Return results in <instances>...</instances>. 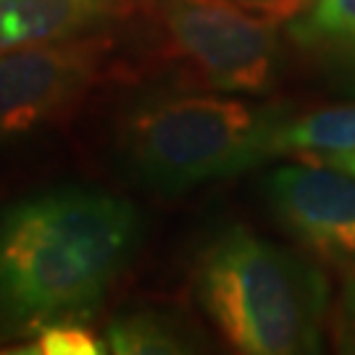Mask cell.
I'll use <instances>...</instances> for the list:
<instances>
[{"mask_svg": "<svg viewBox=\"0 0 355 355\" xmlns=\"http://www.w3.org/2000/svg\"><path fill=\"white\" fill-rule=\"evenodd\" d=\"M316 164H327V166H334V168H343L347 174H353L355 177V150L350 153H343V155H329V158H321Z\"/></svg>", "mask_w": 355, "mask_h": 355, "instance_id": "obj_13", "label": "cell"}, {"mask_svg": "<svg viewBox=\"0 0 355 355\" xmlns=\"http://www.w3.org/2000/svg\"><path fill=\"white\" fill-rule=\"evenodd\" d=\"M103 343L105 353L116 355H177L195 350L182 321L155 308L114 316L105 324Z\"/></svg>", "mask_w": 355, "mask_h": 355, "instance_id": "obj_9", "label": "cell"}, {"mask_svg": "<svg viewBox=\"0 0 355 355\" xmlns=\"http://www.w3.org/2000/svg\"><path fill=\"white\" fill-rule=\"evenodd\" d=\"M137 205L92 187H55L0 208V337L89 316L135 258Z\"/></svg>", "mask_w": 355, "mask_h": 355, "instance_id": "obj_1", "label": "cell"}, {"mask_svg": "<svg viewBox=\"0 0 355 355\" xmlns=\"http://www.w3.org/2000/svg\"><path fill=\"white\" fill-rule=\"evenodd\" d=\"M129 0H0V53L101 32Z\"/></svg>", "mask_w": 355, "mask_h": 355, "instance_id": "obj_7", "label": "cell"}, {"mask_svg": "<svg viewBox=\"0 0 355 355\" xmlns=\"http://www.w3.org/2000/svg\"><path fill=\"white\" fill-rule=\"evenodd\" d=\"M266 200L308 253L345 268L355 263L353 174L316 161L279 166L266 177Z\"/></svg>", "mask_w": 355, "mask_h": 355, "instance_id": "obj_6", "label": "cell"}, {"mask_svg": "<svg viewBox=\"0 0 355 355\" xmlns=\"http://www.w3.org/2000/svg\"><path fill=\"white\" fill-rule=\"evenodd\" d=\"M24 347H13L11 353L21 355H101L105 353L103 337L92 334L82 318H66L40 327Z\"/></svg>", "mask_w": 355, "mask_h": 355, "instance_id": "obj_11", "label": "cell"}, {"mask_svg": "<svg viewBox=\"0 0 355 355\" xmlns=\"http://www.w3.org/2000/svg\"><path fill=\"white\" fill-rule=\"evenodd\" d=\"M195 295L218 337L248 355L316 353L331 313L324 271L245 227L203 248Z\"/></svg>", "mask_w": 355, "mask_h": 355, "instance_id": "obj_2", "label": "cell"}, {"mask_svg": "<svg viewBox=\"0 0 355 355\" xmlns=\"http://www.w3.org/2000/svg\"><path fill=\"white\" fill-rule=\"evenodd\" d=\"M297 37L355 61V0H316L295 24Z\"/></svg>", "mask_w": 355, "mask_h": 355, "instance_id": "obj_10", "label": "cell"}, {"mask_svg": "<svg viewBox=\"0 0 355 355\" xmlns=\"http://www.w3.org/2000/svg\"><path fill=\"white\" fill-rule=\"evenodd\" d=\"M350 150H355V103L287 116L274 135V155H297L300 161H321Z\"/></svg>", "mask_w": 355, "mask_h": 355, "instance_id": "obj_8", "label": "cell"}, {"mask_svg": "<svg viewBox=\"0 0 355 355\" xmlns=\"http://www.w3.org/2000/svg\"><path fill=\"white\" fill-rule=\"evenodd\" d=\"M331 340L340 353L355 355V263L345 268V279L337 295V303L329 313Z\"/></svg>", "mask_w": 355, "mask_h": 355, "instance_id": "obj_12", "label": "cell"}, {"mask_svg": "<svg viewBox=\"0 0 355 355\" xmlns=\"http://www.w3.org/2000/svg\"><path fill=\"white\" fill-rule=\"evenodd\" d=\"M287 116L284 105L229 92H150L124 111L116 153L137 184L179 195L274 158Z\"/></svg>", "mask_w": 355, "mask_h": 355, "instance_id": "obj_3", "label": "cell"}, {"mask_svg": "<svg viewBox=\"0 0 355 355\" xmlns=\"http://www.w3.org/2000/svg\"><path fill=\"white\" fill-rule=\"evenodd\" d=\"M279 3V0H277ZM277 3L150 0L161 51L192 87L266 95L279 76Z\"/></svg>", "mask_w": 355, "mask_h": 355, "instance_id": "obj_4", "label": "cell"}, {"mask_svg": "<svg viewBox=\"0 0 355 355\" xmlns=\"http://www.w3.org/2000/svg\"><path fill=\"white\" fill-rule=\"evenodd\" d=\"M242 3H277V0H242Z\"/></svg>", "mask_w": 355, "mask_h": 355, "instance_id": "obj_14", "label": "cell"}, {"mask_svg": "<svg viewBox=\"0 0 355 355\" xmlns=\"http://www.w3.org/2000/svg\"><path fill=\"white\" fill-rule=\"evenodd\" d=\"M111 51L101 29L0 53V145L61 124L101 85Z\"/></svg>", "mask_w": 355, "mask_h": 355, "instance_id": "obj_5", "label": "cell"}]
</instances>
